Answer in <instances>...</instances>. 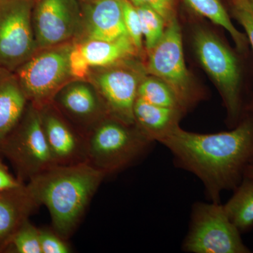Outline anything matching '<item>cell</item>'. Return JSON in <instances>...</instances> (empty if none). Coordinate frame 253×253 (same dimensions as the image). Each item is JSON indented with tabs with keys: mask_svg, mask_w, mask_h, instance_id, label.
I'll return each mask as SVG.
<instances>
[{
	"mask_svg": "<svg viewBox=\"0 0 253 253\" xmlns=\"http://www.w3.org/2000/svg\"><path fill=\"white\" fill-rule=\"evenodd\" d=\"M247 111L230 131L201 134L176 126L159 141L179 167L202 181L212 202L237 187L253 156V112Z\"/></svg>",
	"mask_w": 253,
	"mask_h": 253,
	"instance_id": "obj_1",
	"label": "cell"
},
{
	"mask_svg": "<svg viewBox=\"0 0 253 253\" xmlns=\"http://www.w3.org/2000/svg\"><path fill=\"white\" fill-rule=\"evenodd\" d=\"M106 176L86 161L56 165L31 178L26 187L38 207L47 208L53 230L67 240Z\"/></svg>",
	"mask_w": 253,
	"mask_h": 253,
	"instance_id": "obj_2",
	"label": "cell"
},
{
	"mask_svg": "<svg viewBox=\"0 0 253 253\" xmlns=\"http://www.w3.org/2000/svg\"><path fill=\"white\" fill-rule=\"evenodd\" d=\"M84 138L86 162L107 175L130 166L154 143L135 124L111 116L96 123Z\"/></svg>",
	"mask_w": 253,
	"mask_h": 253,
	"instance_id": "obj_3",
	"label": "cell"
},
{
	"mask_svg": "<svg viewBox=\"0 0 253 253\" xmlns=\"http://www.w3.org/2000/svg\"><path fill=\"white\" fill-rule=\"evenodd\" d=\"M195 54L214 82L223 100L228 121L234 127L244 116L242 68L237 54L213 32L196 26L192 33Z\"/></svg>",
	"mask_w": 253,
	"mask_h": 253,
	"instance_id": "obj_4",
	"label": "cell"
},
{
	"mask_svg": "<svg viewBox=\"0 0 253 253\" xmlns=\"http://www.w3.org/2000/svg\"><path fill=\"white\" fill-rule=\"evenodd\" d=\"M146 53V73L164 81L186 113L203 99V92L186 66L178 18L168 25L161 39Z\"/></svg>",
	"mask_w": 253,
	"mask_h": 253,
	"instance_id": "obj_5",
	"label": "cell"
},
{
	"mask_svg": "<svg viewBox=\"0 0 253 253\" xmlns=\"http://www.w3.org/2000/svg\"><path fill=\"white\" fill-rule=\"evenodd\" d=\"M0 154L7 158L21 182L56 166L46 141L40 109L28 103L17 126L7 136Z\"/></svg>",
	"mask_w": 253,
	"mask_h": 253,
	"instance_id": "obj_6",
	"label": "cell"
},
{
	"mask_svg": "<svg viewBox=\"0 0 253 253\" xmlns=\"http://www.w3.org/2000/svg\"><path fill=\"white\" fill-rule=\"evenodd\" d=\"M72 45L64 43L41 49L15 71L28 101L38 109L53 103L72 78L68 63Z\"/></svg>",
	"mask_w": 253,
	"mask_h": 253,
	"instance_id": "obj_7",
	"label": "cell"
},
{
	"mask_svg": "<svg viewBox=\"0 0 253 253\" xmlns=\"http://www.w3.org/2000/svg\"><path fill=\"white\" fill-rule=\"evenodd\" d=\"M183 250L191 253H250L221 203H197Z\"/></svg>",
	"mask_w": 253,
	"mask_h": 253,
	"instance_id": "obj_8",
	"label": "cell"
},
{
	"mask_svg": "<svg viewBox=\"0 0 253 253\" xmlns=\"http://www.w3.org/2000/svg\"><path fill=\"white\" fill-rule=\"evenodd\" d=\"M35 0H0V67L15 72L38 51L33 26Z\"/></svg>",
	"mask_w": 253,
	"mask_h": 253,
	"instance_id": "obj_9",
	"label": "cell"
},
{
	"mask_svg": "<svg viewBox=\"0 0 253 253\" xmlns=\"http://www.w3.org/2000/svg\"><path fill=\"white\" fill-rule=\"evenodd\" d=\"M101 68L104 69L93 76V81L109 116L126 124H135L133 111L138 87L147 75L144 63L133 58Z\"/></svg>",
	"mask_w": 253,
	"mask_h": 253,
	"instance_id": "obj_10",
	"label": "cell"
},
{
	"mask_svg": "<svg viewBox=\"0 0 253 253\" xmlns=\"http://www.w3.org/2000/svg\"><path fill=\"white\" fill-rule=\"evenodd\" d=\"M78 0H35L33 26L38 49L67 43L82 26Z\"/></svg>",
	"mask_w": 253,
	"mask_h": 253,
	"instance_id": "obj_11",
	"label": "cell"
},
{
	"mask_svg": "<svg viewBox=\"0 0 253 253\" xmlns=\"http://www.w3.org/2000/svg\"><path fill=\"white\" fill-rule=\"evenodd\" d=\"M53 103L40 109L46 141L56 165H71L86 161L84 138L53 109Z\"/></svg>",
	"mask_w": 253,
	"mask_h": 253,
	"instance_id": "obj_12",
	"label": "cell"
},
{
	"mask_svg": "<svg viewBox=\"0 0 253 253\" xmlns=\"http://www.w3.org/2000/svg\"><path fill=\"white\" fill-rule=\"evenodd\" d=\"M82 14L81 28H84L86 40L113 41L129 36L125 26L122 0H91Z\"/></svg>",
	"mask_w": 253,
	"mask_h": 253,
	"instance_id": "obj_13",
	"label": "cell"
},
{
	"mask_svg": "<svg viewBox=\"0 0 253 253\" xmlns=\"http://www.w3.org/2000/svg\"><path fill=\"white\" fill-rule=\"evenodd\" d=\"M38 208L26 184L0 193V253H6L20 226Z\"/></svg>",
	"mask_w": 253,
	"mask_h": 253,
	"instance_id": "obj_14",
	"label": "cell"
},
{
	"mask_svg": "<svg viewBox=\"0 0 253 253\" xmlns=\"http://www.w3.org/2000/svg\"><path fill=\"white\" fill-rule=\"evenodd\" d=\"M28 103L15 73L0 67V151L22 118Z\"/></svg>",
	"mask_w": 253,
	"mask_h": 253,
	"instance_id": "obj_15",
	"label": "cell"
},
{
	"mask_svg": "<svg viewBox=\"0 0 253 253\" xmlns=\"http://www.w3.org/2000/svg\"><path fill=\"white\" fill-rule=\"evenodd\" d=\"M57 95L60 106L65 111L91 128L109 116L104 101H100L91 86L84 83L66 85Z\"/></svg>",
	"mask_w": 253,
	"mask_h": 253,
	"instance_id": "obj_16",
	"label": "cell"
},
{
	"mask_svg": "<svg viewBox=\"0 0 253 253\" xmlns=\"http://www.w3.org/2000/svg\"><path fill=\"white\" fill-rule=\"evenodd\" d=\"M133 113L136 126L154 142H159L179 126L185 114L181 110L156 106L139 97H136Z\"/></svg>",
	"mask_w": 253,
	"mask_h": 253,
	"instance_id": "obj_17",
	"label": "cell"
},
{
	"mask_svg": "<svg viewBox=\"0 0 253 253\" xmlns=\"http://www.w3.org/2000/svg\"><path fill=\"white\" fill-rule=\"evenodd\" d=\"M81 45L91 67H109L140 56L129 36L113 41L85 40Z\"/></svg>",
	"mask_w": 253,
	"mask_h": 253,
	"instance_id": "obj_18",
	"label": "cell"
},
{
	"mask_svg": "<svg viewBox=\"0 0 253 253\" xmlns=\"http://www.w3.org/2000/svg\"><path fill=\"white\" fill-rule=\"evenodd\" d=\"M196 14L209 19L214 24L224 28L230 35L238 52L246 54L249 42L245 33L233 24L231 16L221 0H183Z\"/></svg>",
	"mask_w": 253,
	"mask_h": 253,
	"instance_id": "obj_19",
	"label": "cell"
},
{
	"mask_svg": "<svg viewBox=\"0 0 253 253\" xmlns=\"http://www.w3.org/2000/svg\"><path fill=\"white\" fill-rule=\"evenodd\" d=\"M224 206L231 222L241 234L253 228V178L244 176L234 190V194Z\"/></svg>",
	"mask_w": 253,
	"mask_h": 253,
	"instance_id": "obj_20",
	"label": "cell"
},
{
	"mask_svg": "<svg viewBox=\"0 0 253 253\" xmlns=\"http://www.w3.org/2000/svg\"><path fill=\"white\" fill-rule=\"evenodd\" d=\"M137 97L150 104L181 110L186 113L172 89L162 80L152 75L147 74L141 80L138 87Z\"/></svg>",
	"mask_w": 253,
	"mask_h": 253,
	"instance_id": "obj_21",
	"label": "cell"
},
{
	"mask_svg": "<svg viewBox=\"0 0 253 253\" xmlns=\"http://www.w3.org/2000/svg\"><path fill=\"white\" fill-rule=\"evenodd\" d=\"M140 17L146 51L152 49L162 38L167 23L161 15L146 6H136Z\"/></svg>",
	"mask_w": 253,
	"mask_h": 253,
	"instance_id": "obj_22",
	"label": "cell"
},
{
	"mask_svg": "<svg viewBox=\"0 0 253 253\" xmlns=\"http://www.w3.org/2000/svg\"><path fill=\"white\" fill-rule=\"evenodd\" d=\"M40 233V229L27 219L14 234L6 253H42Z\"/></svg>",
	"mask_w": 253,
	"mask_h": 253,
	"instance_id": "obj_23",
	"label": "cell"
},
{
	"mask_svg": "<svg viewBox=\"0 0 253 253\" xmlns=\"http://www.w3.org/2000/svg\"><path fill=\"white\" fill-rule=\"evenodd\" d=\"M122 2L126 32L141 56L144 51V44L140 17L136 6L129 0H122Z\"/></svg>",
	"mask_w": 253,
	"mask_h": 253,
	"instance_id": "obj_24",
	"label": "cell"
},
{
	"mask_svg": "<svg viewBox=\"0 0 253 253\" xmlns=\"http://www.w3.org/2000/svg\"><path fill=\"white\" fill-rule=\"evenodd\" d=\"M231 14L244 28L253 51V10L249 0H227Z\"/></svg>",
	"mask_w": 253,
	"mask_h": 253,
	"instance_id": "obj_25",
	"label": "cell"
},
{
	"mask_svg": "<svg viewBox=\"0 0 253 253\" xmlns=\"http://www.w3.org/2000/svg\"><path fill=\"white\" fill-rule=\"evenodd\" d=\"M68 63L71 77L79 81L89 77L91 66L83 53L81 43L73 44L69 53Z\"/></svg>",
	"mask_w": 253,
	"mask_h": 253,
	"instance_id": "obj_26",
	"label": "cell"
},
{
	"mask_svg": "<svg viewBox=\"0 0 253 253\" xmlns=\"http://www.w3.org/2000/svg\"><path fill=\"white\" fill-rule=\"evenodd\" d=\"M135 6H146L162 16L167 26L177 18L176 0H129Z\"/></svg>",
	"mask_w": 253,
	"mask_h": 253,
	"instance_id": "obj_27",
	"label": "cell"
},
{
	"mask_svg": "<svg viewBox=\"0 0 253 253\" xmlns=\"http://www.w3.org/2000/svg\"><path fill=\"white\" fill-rule=\"evenodd\" d=\"M40 240L42 253H69L71 248L67 240L63 239L54 230L41 229Z\"/></svg>",
	"mask_w": 253,
	"mask_h": 253,
	"instance_id": "obj_28",
	"label": "cell"
},
{
	"mask_svg": "<svg viewBox=\"0 0 253 253\" xmlns=\"http://www.w3.org/2000/svg\"><path fill=\"white\" fill-rule=\"evenodd\" d=\"M25 184L17 177H15L10 173L9 169L5 166L0 154V193L10 191L21 187Z\"/></svg>",
	"mask_w": 253,
	"mask_h": 253,
	"instance_id": "obj_29",
	"label": "cell"
},
{
	"mask_svg": "<svg viewBox=\"0 0 253 253\" xmlns=\"http://www.w3.org/2000/svg\"><path fill=\"white\" fill-rule=\"evenodd\" d=\"M249 176V177L253 178V166H249L246 168V171H245V175Z\"/></svg>",
	"mask_w": 253,
	"mask_h": 253,
	"instance_id": "obj_30",
	"label": "cell"
},
{
	"mask_svg": "<svg viewBox=\"0 0 253 253\" xmlns=\"http://www.w3.org/2000/svg\"><path fill=\"white\" fill-rule=\"evenodd\" d=\"M246 111H251L253 112V104H250L249 106L246 108Z\"/></svg>",
	"mask_w": 253,
	"mask_h": 253,
	"instance_id": "obj_31",
	"label": "cell"
},
{
	"mask_svg": "<svg viewBox=\"0 0 253 253\" xmlns=\"http://www.w3.org/2000/svg\"><path fill=\"white\" fill-rule=\"evenodd\" d=\"M250 4H251V7L253 10V0H249Z\"/></svg>",
	"mask_w": 253,
	"mask_h": 253,
	"instance_id": "obj_32",
	"label": "cell"
},
{
	"mask_svg": "<svg viewBox=\"0 0 253 253\" xmlns=\"http://www.w3.org/2000/svg\"><path fill=\"white\" fill-rule=\"evenodd\" d=\"M249 166H253V156L252 159H251V163H250Z\"/></svg>",
	"mask_w": 253,
	"mask_h": 253,
	"instance_id": "obj_33",
	"label": "cell"
},
{
	"mask_svg": "<svg viewBox=\"0 0 253 253\" xmlns=\"http://www.w3.org/2000/svg\"><path fill=\"white\" fill-rule=\"evenodd\" d=\"M85 1H91V0H85Z\"/></svg>",
	"mask_w": 253,
	"mask_h": 253,
	"instance_id": "obj_34",
	"label": "cell"
}]
</instances>
